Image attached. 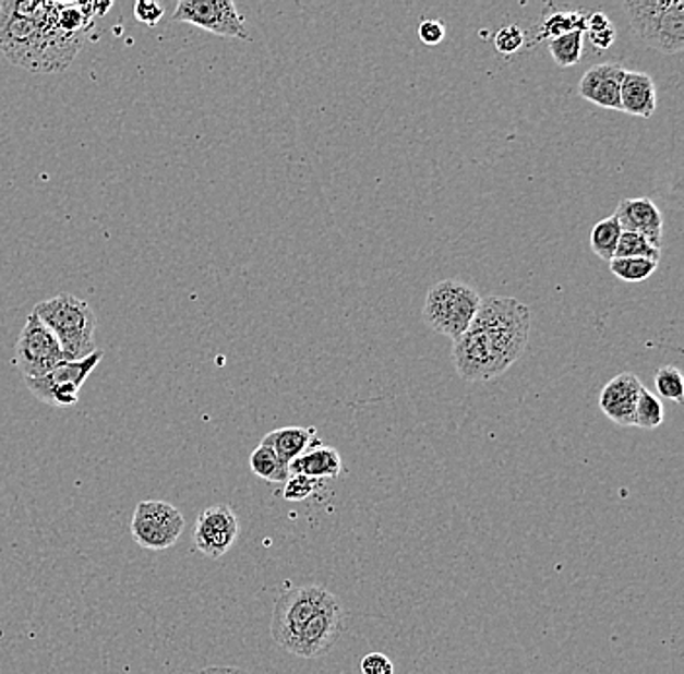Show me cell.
Instances as JSON below:
<instances>
[{
    "mask_svg": "<svg viewBox=\"0 0 684 674\" xmlns=\"http://www.w3.org/2000/svg\"><path fill=\"white\" fill-rule=\"evenodd\" d=\"M609 268L622 282H644L658 270V263L649 258H613Z\"/></svg>",
    "mask_w": 684,
    "mask_h": 674,
    "instance_id": "cb8c5ba5",
    "label": "cell"
},
{
    "mask_svg": "<svg viewBox=\"0 0 684 674\" xmlns=\"http://www.w3.org/2000/svg\"><path fill=\"white\" fill-rule=\"evenodd\" d=\"M176 22H187L211 32L214 36L248 39L245 20L231 0H181L176 12Z\"/></svg>",
    "mask_w": 684,
    "mask_h": 674,
    "instance_id": "30bf717a",
    "label": "cell"
},
{
    "mask_svg": "<svg viewBox=\"0 0 684 674\" xmlns=\"http://www.w3.org/2000/svg\"><path fill=\"white\" fill-rule=\"evenodd\" d=\"M317 480L303 477V474H290L286 480L285 500L288 502H303L315 492Z\"/></svg>",
    "mask_w": 684,
    "mask_h": 674,
    "instance_id": "83f0119b",
    "label": "cell"
},
{
    "mask_svg": "<svg viewBox=\"0 0 684 674\" xmlns=\"http://www.w3.org/2000/svg\"><path fill=\"white\" fill-rule=\"evenodd\" d=\"M360 671L362 674H393L395 666L383 653H368L360 663Z\"/></svg>",
    "mask_w": 684,
    "mask_h": 674,
    "instance_id": "4dcf8cb0",
    "label": "cell"
},
{
    "mask_svg": "<svg viewBox=\"0 0 684 674\" xmlns=\"http://www.w3.org/2000/svg\"><path fill=\"white\" fill-rule=\"evenodd\" d=\"M418 37L422 44L428 47H435V45L442 44L445 37V26L440 20H424L420 26H418Z\"/></svg>",
    "mask_w": 684,
    "mask_h": 674,
    "instance_id": "f546056e",
    "label": "cell"
},
{
    "mask_svg": "<svg viewBox=\"0 0 684 674\" xmlns=\"http://www.w3.org/2000/svg\"><path fill=\"white\" fill-rule=\"evenodd\" d=\"M525 34L524 29L519 26H504L500 27L494 36V47L497 49V53L514 55L524 47Z\"/></svg>",
    "mask_w": 684,
    "mask_h": 674,
    "instance_id": "4316f807",
    "label": "cell"
},
{
    "mask_svg": "<svg viewBox=\"0 0 684 674\" xmlns=\"http://www.w3.org/2000/svg\"><path fill=\"white\" fill-rule=\"evenodd\" d=\"M343 469V459L335 447H325L315 440L305 452L288 465L290 474H303L313 480L335 479Z\"/></svg>",
    "mask_w": 684,
    "mask_h": 674,
    "instance_id": "e0dca14e",
    "label": "cell"
},
{
    "mask_svg": "<svg viewBox=\"0 0 684 674\" xmlns=\"http://www.w3.org/2000/svg\"><path fill=\"white\" fill-rule=\"evenodd\" d=\"M345 628V611L337 597L331 594L320 611L311 616L296 639L290 653L303 659L327 655Z\"/></svg>",
    "mask_w": 684,
    "mask_h": 674,
    "instance_id": "8fae6325",
    "label": "cell"
},
{
    "mask_svg": "<svg viewBox=\"0 0 684 674\" xmlns=\"http://www.w3.org/2000/svg\"><path fill=\"white\" fill-rule=\"evenodd\" d=\"M644 383L634 373H619L604 385L599 395V409L619 426L634 424V410L640 399Z\"/></svg>",
    "mask_w": 684,
    "mask_h": 674,
    "instance_id": "4fadbf2b",
    "label": "cell"
},
{
    "mask_svg": "<svg viewBox=\"0 0 684 674\" xmlns=\"http://www.w3.org/2000/svg\"><path fill=\"white\" fill-rule=\"evenodd\" d=\"M331 594L325 587L302 586L288 589L276 599L271 634L276 646L290 651L311 616L320 611Z\"/></svg>",
    "mask_w": 684,
    "mask_h": 674,
    "instance_id": "5b68a950",
    "label": "cell"
},
{
    "mask_svg": "<svg viewBox=\"0 0 684 674\" xmlns=\"http://www.w3.org/2000/svg\"><path fill=\"white\" fill-rule=\"evenodd\" d=\"M34 313L59 340L64 360L76 362L98 350L94 338L98 320L88 302L72 293H59L37 303Z\"/></svg>",
    "mask_w": 684,
    "mask_h": 674,
    "instance_id": "7a4b0ae2",
    "label": "cell"
},
{
    "mask_svg": "<svg viewBox=\"0 0 684 674\" xmlns=\"http://www.w3.org/2000/svg\"><path fill=\"white\" fill-rule=\"evenodd\" d=\"M199 674H249L245 671H241V669H233V666H208V669H203Z\"/></svg>",
    "mask_w": 684,
    "mask_h": 674,
    "instance_id": "d6a6232c",
    "label": "cell"
},
{
    "mask_svg": "<svg viewBox=\"0 0 684 674\" xmlns=\"http://www.w3.org/2000/svg\"><path fill=\"white\" fill-rule=\"evenodd\" d=\"M584 29L586 32V14L584 12H559L552 14L551 19L544 20L535 44L542 39H554V37L566 36L569 32Z\"/></svg>",
    "mask_w": 684,
    "mask_h": 674,
    "instance_id": "7402d4cb",
    "label": "cell"
},
{
    "mask_svg": "<svg viewBox=\"0 0 684 674\" xmlns=\"http://www.w3.org/2000/svg\"><path fill=\"white\" fill-rule=\"evenodd\" d=\"M185 529V519L178 507L160 500H144L134 509L131 532L139 546L146 551H168Z\"/></svg>",
    "mask_w": 684,
    "mask_h": 674,
    "instance_id": "52a82bcc",
    "label": "cell"
},
{
    "mask_svg": "<svg viewBox=\"0 0 684 674\" xmlns=\"http://www.w3.org/2000/svg\"><path fill=\"white\" fill-rule=\"evenodd\" d=\"M584 39H586L584 29H576V32L566 34V36L551 39L549 41V51H551L554 62L559 67H564V69L574 67L581 59V55H584Z\"/></svg>",
    "mask_w": 684,
    "mask_h": 674,
    "instance_id": "44dd1931",
    "label": "cell"
},
{
    "mask_svg": "<svg viewBox=\"0 0 684 674\" xmlns=\"http://www.w3.org/2000/svg\"><path fill=\"white\" fill-rule=\"evenodd\" d=\"M480 302L482 298L471 286L457 278H449L430 288L422 315L434 333L457 340L471 327L479 313Z\"/></svg>",
    "mask_w": 684,
    "mask_h": 674,
    "instance_id": "277c9868",
    "label": "cell"
},
{
    "mask_svg": "<svg viewBox=\"0 0 684 674\" xmlns=\"http://www.w3.org/2000/svg\"><path fill=\"white\" fill-rule=\"evenodd\" d=\"M658 109L656 82L646 72L626 71L621 86V111L634 117L653 116Z\"/></svg>",
    "mask_w": 684,
    "mask_h": 674,
    "instance_id": "2e32d148",
    "label": "cell"
},
{
    "mask_svg": "<svg viewBox=\"0 0 684 674\" xmlns=\"http://www.w3.org/2000/svg\"><path fill=\"white\" fill-rule=\"evenodd\" d=\"M14 362L24 380H39L64 362L59 340L34 311L20 333Z\"/></svg>",
    "mask_w": 684,
    "mask_h": 674,
    "instance_id": "9c48e42d",
    "label": "cell"
},
{
    "mask_svg": "<svg viewBox=\"0 0 684 674\" xmlns=\"http://www.w3.org/2000/svg\"><path fill=\"white\" fill-rule=\"evenodd\" d=\"M621 224L616 220V216L603 218L591 228L589 233V245L597 257L603 258L604 263H611L614 258V251L621 240Z\"/></svg>",
    "mask_w": 684,
    "mask_h": 674,
    "instance_id": "d6986e66",
    "label": "cell"
},
{
    "mask_svg": "<svg viewBox=\"0 0 684 674\" xmlns=\"http://www.w3.org/2000/svg\"><path fill=\"white\" fill-rule=\"evenodd\" d=\"M315 434H317L315 428H280L265 435L261 444L268 445L276 453V457L288 467L296 457H300L317 440Z\"/></svg>",
    "mask_w": 684,
    "mask_h": 674,
    "instance_id": "ac0fdd59",
    "label": "cell"
},
{
    "mask_svg": "<svg viewBox=\"0 0 684 674\" xmlns=\"http://www.w3.org/2000/svg\"><path fill=\"white\" fill-rule=\"evenodd\" d=\"M249 467L253 470V474H257L259 479L267 480V482H286L290 472L285 462L276 457V453L268 445H259L255 452L249 457Z\"/></svg>",
    "mask_w": 684,
    "mask_h": 674,
    "instance_id": "ffe728a7",
    "label": "cell"
},
{
    "mask_svg": "<svg viewBox=\"0 0 684 674\" xmlns=\"http://www.w3.org/2000/svg\"><path fill=\"white\" fill-rule=\"evenodd\" d=\"M661 424H663V405H661L659 397L644 387L636 410H634V424L632 426L656 430Z\"/></svg>",
    "mask_w": 684,
    "mask_h": 674,
    "instance_id": "d4e9b609",
    "label": "cell"
},
{
    "mask_svg": "<svg viewBox=\"0 0 684 674\" xmlns=\"http://www.w3.org/2000/svg\"><path fill=\"white\" fill-rule=\"evenodd\" d=\"M656 389L667 400H675L676 405L684 402L683 373L675 365H663L656 373Z\"/></svg>",
    "mask_w": 684,
    "mask_h": 674,
    "instance_id": "484cf974",
    "label": "cell"
},
{
    "mask_svg": "<svg viewBox=\"0 0 684 674\" xmlns=\"http://www.w3.org/2000/svg\"><path fill=\"white\" fill-rule=\"evenodd\" d=\"M659 257H661V249L656 248L644 236L622 231L621 240L614 251V258H649L659 263Z\"/></svg>",
    "mask_w": 684,
    "mask_h": 674,
    "instance_id": "603a6c76",
    "label": "cell"
},
{
    "mask_svg": "<svg viewBox=\"0 0 684 674\" xmlns=\"http://www.w3.org/2000/svg\"><path fill=\"white\" fill-rule=\"evenodd\" d=\"M164 16V9L154 0H139L134 4V19L143 22L146 26H156Z\"/></svg>",
    "mask_w": 684,
    "mask_h": 674,
    "instance_id": "f1b7e54d",
    "label": "cell"
},
{
    "mask_svg": "<svg viewBox=\"0 0 684 674\" xmlns=\"http://www.w3.org/2000/svg\"><path fill=\"white\" fill-rule=\"evenodd\" d=\"M0 51L12 64L32 72H47L45 37L37 20L20 19L0 4Z\"/></svg>",
    "mask_w": 684,
    "mask_h": 674,
    "instance_id": "8992f818",
    "label": "cell"
},
{
    "mask_svg": "<svg viewBox=\"0 0 684 674\" xmlns=\"http://www.w3.org/2000/svg\"><path fill=\"white\" fill-rule=\"evenodd\" d=\"M634 34L661 53L684 49V0H632L622 4Z\"/></svg>",
    "mask_w": 684,
    "mask_h": 674,
    "instance_id": "3957f363",
    "label": "cell"
},
{
    "mask_svg": "<svg viewBox=\"0 0 684 674\" xmlns=\"http://www.w3.org/2000/svg\"><path fill=\"white\" fill-rule=\"evenodd\" d=\"M587 36L591 39V44H593L597 51H604V49H609V47L614 44V39H616V27H614L613 24H609V26L603 27V29H597V32L587 34Z\"/></svg>",
    "mask_w": 684,
    "mask_h": 674,
    "instance_id": "1f68e13d",
    "label": "cell"
},
{
    "mask_svg": "<svg viewBox=\"0 0 684 674\" xmlns=\"http://www.w3.org/2000/svg\"><path fill=\"white\" fill-rule=\"evenodd\" d=\"M531 311L516 298L489 296L467 333L454 340V362L467 382H492L506 373L527 348Z\"/></svg>",
    "mask_w": 684,
    "mask_h": 674,
    "instance_id": "6da1fadb",
    "label": "cell"
},
{
    "mask_svg": "<svg viewBox=\"0 0 684 674\" xmlns=\"http://www.w3.org/2000/svg\"><path fill=\"white\" fill-rule=\"evenodd\" d=\"M101 358H104V352L96 350L76 362L64 360L39 380H24V382L37 399L44 400L51 407H61V409L74 407L79 402L82 385L88 380L89 373L98 368Z\"/></svg>",
    "mask_w": 684,
    "mask_h": 674,
    "instance_id": "ba28073f",
    "label": "cell"
},
{
    "mask_svg": "<svg viewBox=\"0 0 684 674\" xmlns=\"http://www.w3.org/2000/svg\"><path fill=\"white\" fill-rule=\"evenodd\" d=\"M240 534V521L233 514V509L226 504L206 507L196 519L193 542L199 552H203L206 558H223L230 551L233 542Z\"/></svg>",
    "mask_w": 684,
    "mask_h": 674,
    "instance_id": "7c38bea8",
    "label": "cell"
},
{
    "mask_svg": "<svg viewBox=\"0 0 684 674\" xmlns=\"http://www.w3.org/2000/svg\"><path fill=\"white\" fill-rule=\"evenodd\" d=\"M626 69L616 62H601L591 67L579 81V96L603 107L621 111V86Z\"/></svg>",
    "mask_w": 684,
    "mask_h": 674,
    "instance_id": "5bb4252c",
    "label": "cell"
},
{
    "mask_svg": "<svg viewBox=\"0 0 684 674\" xmlns=\"http://www.w3.org/2000/svg\"><path fill=\"white\" fill-rule=\"evenodd\" d=\"M616 220L621 224L622 231L640 233L646 240L651 241L656 248L661 249L663 240V214L651 198H622L616 206Z\"/></svg>",
    "mask_w": 684,
    "mask_h": 674,
    "instance_id": "9a60e30c",
    "label": "cell"
}]
</instances>
